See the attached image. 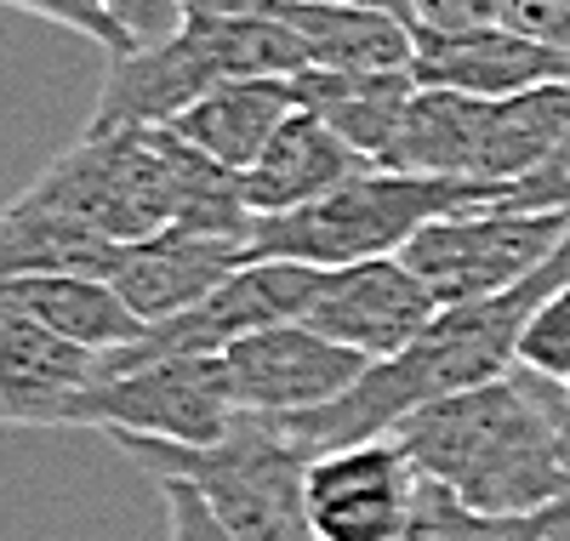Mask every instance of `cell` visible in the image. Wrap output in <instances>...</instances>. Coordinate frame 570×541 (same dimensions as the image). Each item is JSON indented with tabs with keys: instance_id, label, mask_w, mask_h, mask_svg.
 Wrapping results in <instances>:
<instances>
[{
	"instance_id": "obj_1",
	"label": "cell",
	"mask_w": 570,
	"mask_h": 541,
	"mask_svg": "<svg viewBox=\"0 0 570 541\" xmlns=\"http://www.w3.org/2000/svg\"><path fill=\"white\" fill-rule=\"evenodd\" d=\"M570 279V239L559 245V257H548L531 279H519L502 297H480V303H451L434 314L411 348H400L394 360L365 365V376L308 416H279L292 427L308 456L343 451V445H365V439L394 433L411 411L451 400V393L485 387L519 371V331H525L531 308L548 297V291Z\"/></svg>"
},
{
	"instance_id": "obj_2",
	"label": "cell",
	"mask_w": 570,
	"mask_h": 541,
	"mask_svg": "<svg viewBox=\"0 0 570 541\" xmlns=\"http://www.w3.org/2000/svg\"><path fill=\"white\" fill-rule=\"evenodd\" d=\"M394 439L422 479L445 484L462 508L485 519H513L570 496L559 427L548 416L542 376L531 371L422 405L394 427Z\"/></svg>"
},
{
	"instance_id": "obj_3",
	"label": "cell",
	"mask_w": 570,
	"mask_h": 541,
	"mask_svg": "<svg viewBox=\"0 0 570 541\" xmlns=\"http://www.w3.org/2000/svg\"><path fill=\"white\" fill-rule=\"evenodd\" d=\"M303 69H308L303 35L285 18H274L263 0H195V7H183L166 40L109 58L86 131L171 126L183 109H195L206 91L228 80H268Z\"/></svg>"
},
{
	"instance_id": "obj_4",
	"label": "cell",
	"mask_w": 570,
	"mask_h": 541,
	"mask_svg": "<svg viewBox=\"0 0 570 541\" xmlns=\"http://www.w3.org/2000/svg\"><path fill=\"white\" fill-rule=\"evenodd\" d=\"M115 451L149 479H177L212 508L234 541H314L308 530V445L279 416L240 411L217 445L115 433Z\"/></svg>"
},
{
	"instance_id": "obj_5",
	"label": "cell",
	"mask_w": 570,
	"mask_h": 541,
	"mask_svg": "<svg viewBox=\"0 0 570 541\" xmlns=\"http://www.w3.org/2000/svg\"><path fill=\"white\" fill-rule=\"evenodd\" d=\"M508 183H473V177H416L394 166H365L343 188L320 200L257 217L246 257H285V263H314V268H348L371 257H400L405 245L451 212L473 206H502Z\"/></svg>"
},
{
	"instance_id": "obj_6",
	"label": "cell",
	"mask_w": 570,
	"mask_h": 541,
	"mask_svg": "<svg viewBox=\"0 0 570 541\" xmlns=\"http://www.w3.org/2000/svg\"><path fill=\"white\" fill-rule=\"evenodd\" d=\"M234 416H240V405H234L223 354H177L80 387L63 411V427H98L109 439L131 433L171 439V445H217Z\"/></svg>"
},
{
	"instance_id": "obj_7",
	"label": "cell",
	"mask_w": 570,
	"mask_h": 541,
	"mask_svg": "<svg viewBox=\"0 0 570 541\" xmlns=\"http://www.w3.org/2000/svg\"><path fill=\"white\" fill-rule=\"evenodd\" d=\"M564 239H570V217L564 212L473 206V212H451L440 223H428L400 257L451 308V303H480V297H502V291H513L519 279H531L548 257H559Z\"/></svg>"
},
{
	"instance_id": "obj_8",
	"label": "cell",
	"mask_w": 570,
	"mask_h": 541,
	"mask_svg": "<svg viewBox=\"0 0 570 541\" xmlns=\"http://www.w3.org/2000/svg\"><path fill=\"white\" fill-rule=\"evenodd\" d=\"M416 490L422 473L394 433L325 451L308 462V530L314 541H405Z\"/></svg>"
},
{
	"instance_id": "obj_9",
	"label": "cell",
	"mask_w": 570,
	"mask_h": 541,
	"mask_svg": "<svg viewBox=\"0 0 570 541\" xmlns=\"http://www.w3.org/2000/svg\"><path fill=\"white\" fill-rule=\"evenodd\" d=\"M365 354L343 348V342L320 336L303 319L263 325L240 342L223 348V371L234 387V405L257 416H308L365 376Z\"/></svg>"
},
{
	"instance_id": "obj_10",
	"label": "cell",
	"mask_w": 570,
	"mask_h": 541,
	"mask_svg": "<svg viewBox=\"0 0 570 541\" xmlns=\"http://www.w3.org/2000/svg\"><path fill=\"white\" fill-rule=\"evenodd\" d=\"M440 308L445 303L411 274L405 257H371L348 268H325L303 325H314L320 336L343 342V348L376 365V360H394L400 348H411L434 325Z\"/></svg>"
},
{
	"instance_id": "obj_11",
	"label": "cell",
	"mask_w": 570,
	"mask_h": 541,
	"mask_svg": "<svg viewBox=\"0 0 570 541\" xmlns=\"http://www.w3.org/2000/svg\"><path fill=\"white\" fill-rule=\"evenodd\" d=\"M411 75L416 86H440L462 97H513L542 80H570V58L508 23H468V29H416Z\"/></svg>"
},
{
	"instance_id": "obj_12",
	"label": "cell",
	"mask_w": 570,
	"mask_h": 541,
	"mask_svg": "<svg viewBox=\"0 0 570 541\" xmlns=\"http://www.w3.org/2000/svg\"><path fill=\"white\" fill-rule=\"evenodd\" d=\"M246 239H223V234H195V228H160L149 239L120 245V263L109 274V285L126 297V308L142 325H160L183 308L206 303L212 291L246 268Z\"/></svg>"
},
{
	"instance_id": "obj_13",
	"label": "cell",
	"mask_w": 570,
	"mask_h": 541,
	"mask_svg": "<svg viewBox=\"0 0 570 541\" xmlns=\"http://www.w3.org/2000/svg\"><path fill=\"white\" fill-rule=\"evenodd\" d=\"M98 382V354L0 308V427H63L80 387Z\"/></svg>"
},
{
	"instance_id": "obj_14",
	"label": "cell",
	"mask_w": 570,
	"mask_h": 541,
	"mask_svg": "<svg viewBox=\"0 0 570 541\" xmlns=\"http://www.w3.org/2000/svg\"><path fill=\"white\" fill-rule=\"evenodd\" d=\"M365 166H376V160H365L354 142L337 137L320 115L297 109L268 137V149L240 171V194L257 217H279V212H297V206L320 200L331 188H343Z\"/></svg>"
},
{
	"instance_id": "obj_15",
	"label": "cell",
	"mask_w": 570,
	"mask_h": 541,
	"mask_svg": "<svg viewBox=\"0 0 570 541\" xmlns=\"http://www.w3.org/2000/svg\"><path fill=\"white\" fill-rule=\"evenodd\" d=\"M292 86L308 115H320L331 131L348 137L376 166L389 160L400 120L416 97L411 69H303V75H292Z\"/></svg>"
},
{
	"instance_id": "obj_16",
	"label": "cell",
	"mask_w": 570,
	"mask_h": 541,
	"mask_svg": "<svg viewBox=\"0 0 570 541\" xmlns=\"http://www.w3.org/2000/svg\"><path fill=\"white\" fill-rule=\"evenodd\" d=\"M303 104H297V86L292 75H268V80H228L217 91H206L195 109H183L171 120V131L183 142H195L200 155H212L217 166L228 171H246L268 137L292 120Z\"/></svg>"
},
{
	"instance_id": "obj_17",
	"label": "cell",
	"mask_w": 570,
	"mask_h": 541,
	"mask_svg": "<svg viewBox=\"0 0 570 541\" xmlns=\"http://www.w3.org/2000/svg\"><path fill=\"white\" fill-rule=\"evenodd\" d=\"M263 7L303 35L308 69H411L416 58V23L383 7H337V0H263Z\"/></svg>"
},
{
	"instance_id": "obj_18",
	"label": "cell",
	"mask_w": 570,
	"mask_h": 541,
	"mask_svg": "<svg viewBox=\"0 0 570 541\" xmlns=\"http://www.w3.org/2000/svg\"><path fill=\"white\" fill-rule=\"evenodd\" d=\"M0 308L29 314L46 331L80 342V348H91V354H115V348H126V342H137L142 331H149L126 308L120 291L109 279H98V274H23V279H0Z\"/></svg>"
},
{
	"instance_id": "obj_19",
	"label": "cell",
	"mask_w": 570,
	"mask_h": 541,
	"mask_svg": "<svg viewBox=\"0 0 570 541\" xmlns=\"http://www.w3.org/2000/svg\"><path fill=\"white\" fill-rule=\"evenodd\" d=\"M115 263H120V245L109 234L58 212L35 188H23L0 212V279H23V274H98V279H109Z\"/></svg>"
},
{
	"instance_id": "obj_20",
	"label": "cell",
	"mask_w": 570,
	"mask_h": 541,
	"mask_svg": "<svg viewBox=\"0 0 570 541\" xmlns=\"http://www.w3.org/2000/svg\"><path fill=\"white\" fill-rule=\"evenodd\" d=\"M491 97H462L440 86H416L400 137L383 166L416 177H473L480 183V137H485Z\"/></svg>"
},
{
	"instance_id": "obj_21",
	"label": "cell",
	"mask_w": 570,
	"mask_h": 541,
	"mask_svg": "<svg viewBox=\"0 0 570 541\" xmlns=\"http://www.w3.org/2000/svg\"><path fill=\"white\" fill-rule=\"evenodd\" d=\"M570 137V80H542L531 91L491 97L485 137H480V183L531 177L559 142Z\"/></svg>"
},
{
	"instance_id": "obj_22",
	"label": "cell",
	"mask_w": 570,
	"mask_h": 541,
	"mask_svg": "<svg viewBox=\"0 0 570 541\" xmlns=\"http://www.w3.org/2000/svg\"><path fill=\"white\" fill-rule=\"evenodd\" d=\"M519 371L570 382V279H559L519 331Z\"/></svg>"
},
{
	"instance_id": "obj_23",
	"label": "cell",
	"mask_w": 570,
	"mask_h": 541,
	"mask_svg": "<svg viewBox=\"0 0 570 541\" xmlns=\"http://www.w3.org/2000/svg\"><path fill=\"white\" fill-rule=\"evenodd\" d=\"M0 7H12V12H29V18H46V23H58L91 46H104L109 58H126L137 52V40L120 29V18L104 7V0H0Z\"/></svg>"
},
{
	"instance_id": "obj_24",
	"label": "cell",
	"mask_w": 570,
	"mask_h": 541,
	"mask_svg": "<svg viewBox=\"0 0 570 541\" xmlns=\"http://www.w3.org/2000/svg\"><path fill=\"white\" fill-rule=\"evenodd\" d=\"M502 206H519V212H564L570 217V137L559 142V149L531 177H519L502 194Z\"/></svg>"
},
{
	"instance_id": "obj_25",
	"label": "cell",
	"mask_w": 570,
	"mask_h": 541,
	"mask_svg": "<svg viewBox=\"0 0 570 541\" xmlns=\"http://www.w3.org/2000/svg\"><path fill=\"white\" fill-rule=\"evenodd\" d=\"M497 23H508V29L531 35V40L570 58V0H502Z\"/></svg>"
},
{
	"instance_id": "obj_26",
	"label": "cell",
	"mask_w": 570,
	"mask_h": 541,
	"mask_svg": "<svg viewBox=\"0 0 570 541\" xmlns=\"http://www.w3.org/2000/svg\"><path fill=\"white\" fill-rule=\"evenodd\" d=\"M160 490H166V541H234V535L212 519V508H206L188 484L166 479Z\"/></svg>"
},
{
	"instance_id": "obj_27",
	"label": "cell",
	"mask_w": 570,
	"mask_h": 541,
	"mask_svg": "<svg viewBox=\"0 0 570 541\" xmlns=\"http://www.w3.org/2000/svg\"><path fill=\"white\" fill-rule=\"evenodd\" d=\"M104 7L120 18V29H126L137 46H155V40H166V35L177 29V18H183L177 0H104Z\"/></svg>"
},
{
	"instance_id": "obj_28",
	"label": "cell",
	"mask_w": 570,
	"mask_h": 541,
	"mask_svg": "<svg viewBox=\"0 0 570 541\" xmlns=\"http://www.w3.org/2000/svg\"><path fill=\"white\" fill-rule=\"evenodd\" d=\"M502 541H570V496H553L531 513H513V519H497Z\"/></svg>"
},
{
	"instance_id": "obj_29",
	"label": "cell",
	"mask_w": 570,
	"mask_h": 541,
	"mask_svg": "<svg viewBox=\"0 0 570 541\" xmlns=\"http://www.w3.org/2000/svg\"><path fill=\"white\" fill-rule=\"evenodd\" d=\"M337 7H383L394 18H411V0H337Z\"/></svg>"
},
{
	"instance_id": "obj_30",
	"label": "cell",
	"mask_w": 570,
	"mask_h": 541,
	"mask_svg": "<svg viewBox=\"0 0 570 541\" xmlns=\"http://www.w3.org/2000/svg\"><path fill=\"white\" fill-rule=\"evenodd\" d=\"M411 23H416V0H411Z\"/></svg>"
},
{
	"instance_id": "obj_31",
	"label": "cell",
	"mask_w": 570,
	"mask_h": 541,
	"mask_svg": "<svg viewBox=\"0 0 570 541\" xmlns=\"http://www.w3.org/2000/svg\"><path fill=\"white\" fill-rule=\"evenodd\" d=\"M177 7H195V0H177Z\"/></svg>"
},
{
	"instance_id": "obj_32",
	"label": "cell",
	"mask_w": 570,
	"mask_h": 541,
	"mask_svg": "<svg viewBox=\"0 0 570 541\" xmlns=\"http://www.w3.org/2000/svg\"><path fill=\"white\" fill-rule=\"evenodd\" d=\"M564 400H570V382H564Z\"/></svg>"
}]
</instances>
